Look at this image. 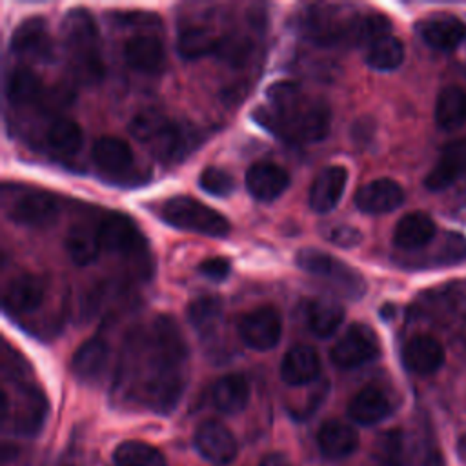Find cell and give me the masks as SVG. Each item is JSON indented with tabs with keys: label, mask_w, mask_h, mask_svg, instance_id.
Segmentation results:
<instances>
[{
	"label": "cell",
	"mask_w": 466,
	"mask_h": 466,
	"mask_svg": "<svg viewBox=\"0 0 466 466\" xmlns=\"http://www.w3.org/2000/svg\"><path fill=\"white\" fill-rule=\"evenodd\" d=\"M466 258V237L457 231H446L435 249L437 264H459Z\"/></svg>",
	"instance_id": "cell-40"
},
{
	"label": "cell",
	"mask_w": 466,
	"mask_h": 466,
	"mask_svg": "<svg viewBox=\"0 0 466 466\" xmlns=\"http://www.w3.org/2000/svg\"><path fill=\"white\" fill-rule=\"evenodd\" d=\"M169 122V118L158 111L146 109L137 113L131 122H129V133L135 137L138 142L151 144L155 137L164 129V126Z\"/></svg>",
	"instance_id": "cell-37"
},
{
	"label": "cell",
	"mask_w": 466,
	"mask_h": 466,
	"mask_svg": "<svg viewBox=\"0 0 466 466\" xmlns=\"http://www.w3.org/2000/svg\"><path fill=\"white\" fill-rule=\"evenodd\" d=\"M253 44L248 36L244 35H228V36H220L218 47H217V56L224 62H228L229 66H242L248 56L251 55Z\"/></svg>",
	"instance_id": "cell-39"
},
{
	"label": "cell",
	"mask_w": 466,
	"mask_h": 466,
	"mask_svg": "<svg viewBox=\"0 0 466 466\" xmlns=\"http://www.w3.org/2000/svg\"><path fill=\"white\" fill-rule=\"evenodd\" d=\"M198 186L213 197H228L235 189V180L226 169L209 166V167L202 169V173L198 177Z\"/></svg>",
	"instance_id": "cell-41"
},
{
	"label": "cell",
	"mask_w": 466,
	"mask_h": 466,
	"mask_svg": "<svg viewBox=\"0 0 466 466\" xmlns=\"http://www.w3.org/2000/svg\"><path fill=\"white\" fill-rule=\"evenodd\" d=\"M222 319V302L218 297L202 295L189 302L187 320L200 335H209Z\"/></svg>",
	"instance_id": "cell-36"
},
{
	"label": "cell",
	"mask_w": 466,
	"mask_h": 466,
	"mask_svg": "<svg viewBox=\"0 0 466 466\" xmlns=\"http://www.w3.org/2000/svg\"><path fill=\"white\" fill-rule=\"evenodd\" d=\"M73 75L84 82H98L104 75L100 35L95 18L84 7L69 9L60 25Z\"/></svg>",
	"instance_id": "cell-3"
},
{
	"label": "cell",
	"mask_w": 466,
	"mask_h": 466,
	"mask_svg": "<svg viewBox=\"0 0 466 466\" xmlns=\"http://www.w3.org/2000/svg\"><path fill=\"white\" fill-rule=\"evenodd\" d=\"M186 364L187 346L178 324L169 315H158L129 339L120 386L146 408L167 413L182 395Z\"/></svg>",
	"instance_id": "cell-1"
},
{
	"label": "cell",
	"mask_w": 466,
	"mask_h": 466,
	"mask_svg": "<svg viewBox=\"0 0 466 466\" xmlns=\"http://www.w3.org/2000/svg\"><path fill=\"white\" fill-rule=\"evenodd\" d=\"M320 451L329 459H342L351 455L359 446L357 431L340 420H326L317 433Z\"/></svg>",
	"instance_id": "cell-25"
},
{
	"label": "cell",
	"mask_w": 466,
	"mask_h": 466,
	"mask_svg": "<svg viewBox=\"0 0 466 466\" xmlns=\"http://www.w3.org/2000/svg\"><path fill=\"white\" fill-rule=\"evenodd\" d=\"M422 466H444V461H442V455L439 451H431L426 455L424 459V464Z\"/></svg>",
	"instance_id": "cell-45"
},
{
	"label": "cell",
	"mask_w": 466,
	"mask_h": 466,
	"mask_svg": "<svg viewBox=\"0 0 466 466\" xmlns=\"http://www.w3.org/2000/svg\"><path fill=\"white\" fill-rule=\"evenodd\" d=\"M40 76L27 66H16L5 78V95L13 104H29L42 93Z\"/></svg>",
	"instance_id": "cell-31"
},
{
	"label": "cell",
	"mask_w": 466,
	"mask_h": 466,
	"mask_svg": "<svg viewBox=\"0 0 466 466\" xmlns=\"http://www.w3.org/2000/svg\"><path fill=\"white\" fill-rule=\"evenodd\" d=\"M115 466H166L164 455L142 441H124L113 451Z\"/></svg>",
	"instance_id": "cell-35"
},
{
	"label": "cell",
	"mask_w": 466,
	"mask_h": 466,
	"mask_svg": "<svg viewBox=\"0 0 466 466\" xmlns=\"http://www.w3.org/2000/svg\"><path fill=\"white\" fill-rule=\"evenodd\" d=\"M258 466H291L289 461L286 459V455L282 453H269L266 455Z\"/></svg>",
	"instance_id": "cell-44"
},
{
	"label": "cell",
	"mask_w": 466,
	"mask_h": 466,
	"mask_svg": "<svg viewBox=\"0 0 466 466\" xmlns=\"http://www.w3.org/2000/svg\"><path fill=\"white\" fill-rule=\"evenodd\" d=\"M4 424L11 426L13 433L18 435H35L44 424L46 419V397L35 386H20L18 402L13 408H4Z\"/></svg>",
	"instance_id": "cell-9"
},
{
	"label": "cell",
	"mask_w": 466,
	"mask_h": 466,
	"mask_svg": "<svg viewBox=\"0 0 466 466\" xmlns=\"http://www.w3.org/2000/svg\"><path fill=\"white\" fill-rule=\"evenodd\" d=\"M11 51L31 60H51L53 38L49 35L47 22L42 16H31L20 22L11 35Z\"/></svg>",
	"instance_id": "cell-11"
},
{
	"label": "cell",
	"mask_w": 466,
	"mask_h": 466,
	"mask_svg": "<svg viewBox=\"0 0 466 466\" xmlns=\"http://www.w3.org/2000/svg\"><path fill=\"white\" fill-rule=\"evenodd\" d=\"M322 235L328 242L339 248H355L362 242V233L350 224H329L322 229Z\"/></svg>",
	"instance_id": "cell-42"
},
{
	"label": "cell",
	"mask_w": 466,
	"mask_h": 466,
	"mask_svg": "<svg viewBox=\"0 0 466 466\" xmlns=\"http://www.w3.org/2000/svg\"><path fill=\"white\" fill-rule=\"evenodd\" d=\"M289 186V175L279 164L260 160L248 167L246 187L249 195L260 202H271L279 198Z\"/></svg>",
	"instance_id": "cell-15"
},
{
	"label": "cell",
	"mask_w": 466,
	"mask_h": 466,
	"mask_svg": "<svg viewBox=\"0 0 466 466\" xmlns=\"http://www.w3.org/2000/svg\"><path fill=\"white\" fill-rule=\"evenodd\" d=\"M198 271L208 277L209 280H215V282H220L224 280L229 271H231V264L228 258L224 257H211V258H206L198 264Z\"/></svg>",
	"instance_id": "cell-43"
},
{
	"label": "cell",
	"mask_w": 466,
	"mask_h": 466,
	"mask_svg": "<svg viewBox=\"0 0 466 466\" xmlns=\"http://www.w3.org/2000/svg\"><path fill=\"white\" fill-rule=\"evenodd\" d=\"M464 169H466V137L450 142L442 149L437 164L426 175L424 186L430 191H441L448 187Z\"/></svg>",
	"instance_id": "cell-20"
},
{
	"label": "cell",
	"mask_w": 466,
	"mask_h": 466,
	"mask_svg": "<svg viewBox=\"0 0 466 466\" xmlns=\"http://www.w3.org/2000/svg\"><path fill=\"white\" fill-rule=\"evenodd\" d=\"M60 211L58 198L49 191H29L13 200L7 208V217L11 222L27 226V228H42L49 226Z\"/></svg>",
	"instance_id": "cell-10"
},
{
	"label": "cell",
	"mask_w": 466,
	"mask_h": 466,
	"mask_svg": "<svg viewBox=\"0 0 466 466\" xmlns=\"http://www.w3.org/2000/svg\"><path fill=\"white\" fill-rule=\"evenodd\" d=\"M238 335L246 346L257 351L275 348L282 335V320L275 308L258 306L238 319Z\"/></svg>",
	"instance_id": "cell-7"
},
{
	"label": "cell",
	"mask_w": 466,
	"mask_h": 466,
	"mask_svg": "<svg viewBox=\"0 0 466 466\" xmlns=\"http://www.w3.org/2000/svg\"><path fill=\"white\" fill-rule=\"evenodd\" d=\"M435 120L446 131L461 127L466 122V91L457 86L444 87L435 102Z\"/></svg>",
	"instance_id": "cell-29"
},
{
	"label": "cell",
	"mask_w": 466,
	"mask_h": 466,
	"mask_svg": "<svg viewBox=\"0 0 466 466\" xmlns=\"http://www.w3.org/2000/svg\"><path fill=\"white\" fill-rule=\"evenodd\" d=\"M344 320V308L339 306L333 300H326V299H317L308 302L306 308V322L311 333H315L317 337H329L333 335L339 326Z\"/></svg>",
	"instance_id": "cell-30"
},
{
	"label": "cell",
	"mask_w": 466,
	"mask_h": 466,
	"mask_svg": "<svg viewBox=\"0 0 466 466\" xmlns=\"http://www.w3.org/2000/svg\"><path fill=\"white\" fill-rule=\"evenodd\" d=\"M348 182V171L344 166H328L313 180L308 204L317 213H328L337 208Z\"/></svg>",
	"instance_id": "cell-17"
},
{
	"label": "cell",
	"mask_w": 466,
	"mask_h": 466,
	"mask_svg": "<svg viewBox=\"0 0 466 466\" xmlns=\"http://www.w3.org/2000/svg\"><path fill=\"white\" fill-rule=\"evenodd\" d=\"M109 362V346L102 337H93L78 346L71 359V371L82 382H95Z\"/></svg>",
	"instance_id": "cell-23"
},
{
	"label": "cell",
	"mask_w": 466,
	"mask_h": 466,
	"mask_svg": "<svg viewBox=\"0 0 466 466\" xmlns=\"http://www.w3.org/2000/svg\"><path fill=\"white\" fill-rule=\"evenodd\" d=\"M218 42H220V36H217L211 29L193 25V27H186L178 35L177 47H178L180 56L195 60L204 55H211V53L215 55Z\"/></svg>",
	"instance_id": "cell-34"
},
{
	"label": "cell",
	"mask_w": 466,
	"mask_h": 466,
	"mask_svg": "<svg viewBox=\"0 0 466 466\" xmlns=\"http://www.w3.org/2000/svg\"><path fill=\"white\" fill-rule=\"evenodd\" d=\"M211 402L222 413H238L249 402V384L240 373L220 377L211 388Z\"/></svg>",
	"instance_id": "cell-26"
},
{
	"label": "cell",
	"mask_w": 466,
	"mask_h": 466,
	"mask_svg": "<svg viewBox=\"0 0 466 466\" xmlns=\"http://www.w3.org/2000/svg\"><path fill=\"white\" fill-rule=\"evenodd\" d=\"M46 297V280L40 275L22 273L9 280L4 289V309L11 315L35 311Z\"/></svg>",
	"instance_id": "cell-13"
},
{
	"label": "cell",
	"mask_w": 466,
	"mask_h": 466,
	"mask_svg": "<svg viewBox=\"0 0 466 466\" xmlns=\"http://www.w3.org/2000/svg\"><path fill=\"white\" fill-rule=\"evenodd\" d=\"M419 36L439 51H451L466 38V25L450 13H433L417 22Z\"/></svg>",
	"instance_id": "cell-12"
},
{
	"label": "cell",
	"mask_w": 466,
	"mask_h": 466,
	"mask_svg": "<svg viewBox=\"0 0 466 466\" xmlns=\"http://www.w3.org/2000/svg\"><path fill=\"white\" fill-rule=\"evenodd\" d=\"M195 446L198 453L213 464H228L237 457L235 437L217 420H206L197 428Z\"/></svg>",
	"instance_id": "cell-14"
},
{
	"label": "cell",
	"mask_w": 466,
	"mask_h": 466,
	"mask_svg": "<svg viewBox=\"0 0 466 466\" xmlns=\"http://www.w3.org/2000/svg\"><path fill=\"white\" fill-rule=\"evenodd\" d=\"M402 360L410 371L430 375L444 364V348L431 335H415L404 344Z\"/></svg>",
	"instance_id": "cell-18"
},
{
	"label": "cell",
	"mask_w": 466,
	"mask_h": 466,
	"mask_svg": "<svg viewBox=\"0 0 466 466\" xmlns=\"http://www.w3.org/2000/svg\"><path fill=\"white\" fill-rule=\"evenodd\" d=\"M93 162L107 173H122L133 164V151L127 142L116 137H100L91 147Z\"/></svg>",
	"instance_id": "cell-27"
},
{
	"label": "cell",
	"mask_w": 466,
	"mask_h": 466,
	"mask_svg": "<svg viewBox=\"0 0 466 466\" xmlns=\"http://www.w3.org/2000/svg\"><path fill=\"white\" fill-rule=\"evenodd\" d=\"M375 459L380 466H402L404 435L400 430H390L380 435L375 446Z\"/></svg>",
	"instance_id": "cell-38"
},
{
	"label": "cell",
	"mask_w": 466,
	"mask_h": 466,
	"mask_svg": "<svg viewBox=\"0 0 466 466\" xmlns=\"http://www.w3.org/2000/svg\"><path fill=\"white\" fill-rule=\"evenodd\" d=\"M435 222L428 213L411 211L393 229V244L404 251H417L435 238Z\"/></svg>",
	"instance_id": "cell-21"
},
{
	"label": "cell",
	"mask_w": 466,
	"mask_h": 466,
	"mask_svg": "<svg viewBox=\"0 0 466 466\" xmlns=\"http://www.w3.org/2000/svg\"><path fill=\"white\" fill-rule=\"evenodd\" d=\"M320 360L311 346L297 344L286 351L280 362V379L289 386H304L317 379Z\"/></svg>",
	"instance_id": "cell-19"
},
{
	"label": "cell",
	"mask_w": 466,
	"mask_h": 466,
	"mask_svg": "<svg viewBox=\"0 0 466 466\" xmlns=\"http://www.w3.org/2000/svg\"><path fill=\"white\" fill-rule=\"evenodd\" d=\"M47 146L58 155H75L84 142L82 127L71 118H55L46 131Z\"/></svg>",
	"instance_id": "cell-33"
},
{
	"label": "cell",
	"mask_w": 466,
	"mask_h": 466,
	"mask_svg": "<svg viewBox=\"0 0 466 466\" xmlns=\"http://www.w3.org/2000/svg\"><path fill=\"white\" fill-rule=\"evenodd\" d=\"M391 411L388 395L379 386H364L359 390L348 404V415L359 424H377Z\"/></svg>",
	"instance_id": "cell-24"
},
{
	"label": "cell",
	"mask_w": 466,
	"mask_h": 466,
	"mask_svg": "<svg viewBox=\"0 0 466 466\" xmlns=\"http://www.w3.org/2000/svg\"><path fill=\"white\" fill-rule=\"evenodd\" d=\"M124 58L137 71L157 73L166 62L164 44L155 35H135L124 46Z\"/></svg>",
	"instance_id": "cell-22"
},
{
	"label": "cell",
	"mask_w": 466,
	"mask_h": 466,
	"mask_svg": "<svg viewBox=\"0 0 466 466\" xmlns=\"http://www.w3.org/2000/svg\"><path fill=\"white\" fill-rule=\"evenodd\" d=\"M98 238L104 251L120 257H135L144 251V237L137 224L122 215V213H109L106 215L98 226Z\"/></svg>",
	"instance_id": "cell-8"
},
{
	"label": "cell",
	"mask_w": 466,
	"mask_h": 466,
	"mask_svg": "<svg viewBox=\"0 0 466 466\" xmlns=\"http://www.w3.org/2000/svg\"><path fill=\"white\" fill-rule=\"evenodd\" d=\"M459 451H461V455L466 459V437H461V439H459Z\"/></svg>",
	"instance_id": "cell-46"
},
{
	"label": "cell",
	"mask_w": 466,
	"mask_h": 466,
	"mask_svg": "<svg viewBox=\"0 0 466 466\" xmlns=\"http://www.w3.org/2000/svg\"><path fill=\"white\" fill-rule=\"evenodd\" d=\"M380 355V342L375 331L360 322L351 324L329 350V359L337 368L351 370L371 362Z\"/></svg>",
	"instance_id": "cell-6"
},
{
	"label": "cell",
	"mask_w": 466,
	"mask_h": 466,
	"mask_svg": "<svg viewBox=\"0 0 466 466\" xmlns=\"http://www.w3.org/2000/svg\"><path fill=\"white\" fill-rule=\"evenodd\" d=\"M364 60L371 69L377 71L397 69L404 60V46L397 36L386 35L366 47Z\"/></svg>",
	"instance_id": "cell-32"
},
{
	"label": "cell",
	"mask_w": 466,
	"mask_h": 466,
	"mask_svg": "<svg viewBox=\"0 0 466 466\" xmlns=\"http://www.w3.org/2000/svg\"><path fill=\"white\" fill-rule=\"evenodd\" d=\"M353 200L362 213H390L404 202V189L391 178H377L360 186Z\"/></svg>",
	"instance_id": "cell-16"
},
{
	"label": "cell",
	"mask_w": 466,
	"mask_h": 466,
	"mask_svg": "<svg viewBox=\"0 0 466 466\" xmlns=\"http://www.w3.org/2000/svg\"><path fill=\"white\" fill-rule=\"evenodd\" d=\"M266 106L255 109V120L275 137L295 142H317L329 131L331 111L328 104L306 93L297 82L282 80L271 84Z\"/></svg>",
	"instance_id": "cell-2"
},
{
	"label": "cell",
	"mask_w": 466,
	"mask_h": 466,
	"mask_svg": "<svg viewBox=\"0 0 466 466\" xmlns=\"http://www.w3.org/2000/svg\"><path fill=\"white\" fill-rule=\"evenodd\" d=\"M158 215L166 224L182 231L208 237H226L229 233V222L222 213L187 195L164 200Z\"/></svg>",
	"instance_id": "cell-4"
},
{
	"label": "cell",
	"mask_w": 466,
	"mask_h": 466,
	"mask_svg": "<svg viewBox=\"0 0 466 466\" xmlns=\"http://www.w3.org/2000/svg\"><path fill=\"white\" fill-rule=\"evenodd\" d=\"M297 266L324 282L346 299H360L366 293L364 277L344 260L317 248H302L295 255Z\"/></svg>",
	"instance_id": "cell-5"
},
{
	"label": "cell",
	"mask_w": 466,
	"mask_h": 466,
	"mask_svg": "<svg viewBox=\"0 0 466 466\" xmlns=\"http://www.w3.org/2000/svg\"><path fill=\"white\" fill-rule=\"evenodd\" d=\"M66 251L67 257L76 266H87L91 264L102 251L98 229L91 228L87 224H76L73 226L66 235Z\"/></svg>",
	"instance_id": "cell-28"
}]
</instances>
